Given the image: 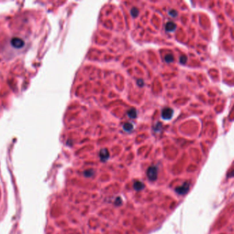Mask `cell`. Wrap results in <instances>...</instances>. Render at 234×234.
<instances>
[{"instance_id":"6","label":"cell","mask_w":234,"mask_h":234,"mask_svg":"<svg viewBox=\"0 0 234 234\" xmlns=\"http://www.w3.org/2000/svg\"><path fill=\"white\" fill-rule=\"evenodd\" d=\"M144 187L145 186H144V183L139 181H136L135 183H134V185H133L134 189H135L136 191L142 190L144 188Z\"/></svg>"},{"instance_id":"1","label":"cell","mask_w":234,"mask_h":234,"mask_svg":"<svg viewBox=\"0 0 234 234\" xmlns=\"http://www.w3.org/2000/svg\"><path fill=\"white\" fill-rule=\"evenodd\" d=\"M147 176L152 181H154L157 178V168L155 166H151L147 170Z\"/></svg>"},{"instance_id":"7","label":"cell","mask_w":234,"mask_h":234,"mask_svg":"<svg viewBox=\"0 0 234 234\" xmlns=\"http://www.w3.org/2000/svg\"><path fill=\"white\" fill-rule=\"evenodd\" d=\"M127 113L128 117H130V118H135L137 117V111L134 109H132L128 111Z\"/></svg>"},{"instance_id":"5","label":"cell","mask_w":234,"mask_h":234,"mask_svg":"<svg viewBox=\"0 0 234 234\" xmlns=\"http://www.w3.org/2000/svg\"><path fill=\"white\" fill-rule=\"evenodd\" d=\"M176 28V25L172 21H169L165 25V30L168 32H173Z\"/></svg>"},{"instance_id":"9","label":"cell","mask_w":234,"mask_h":234,"mask_svg":"<svg viewBox=\"0 0 234 234\" xmlns=\"http://www.w3.org/2000/svg\"><path fill=\"white\" fill-rule=\"evenodd\" d=\"M165 60L167 62H171L174 60V56L172 54H167L165 56Z\"/></svg>"},{"instance_id":"3","label":"cell","mask_w":234,"mask_h":234,"mask_svg":"<svg viewBox=\"0 0 234 234\" xmlns=\"http://www.w3.org/2000/svg\"><path fill=\"white\" fill-rule=\"evenodd\" d=\"M173 113H174V111H173L172 109H171V108L164 109L162 111V113H161L162 118L165 119V120L171 119L172 117Z\"/></svg>"},{"instance_id":"4","label":"cell","mask_w":234,"mask_h":234,"mask_svg":"<svg viewBox=\"0 0 234 234\" xmlns=\"http://www.w3.org/2000/svg\"><path fill=\"white\" fill-rule=\"evenodd\" d=\"M100 159L102 161H105L109 158V151L106 148H104V149L101 150L100 152Z\"/></svg>"},{"instance_id":"11","label":"cell","mask_w":234,"mask_h":234,"mask_svg":"<svg viewBox=\"0 0 234 234\" xmlns=\"http://www.w3.org/2000/svg\"><path fill=\"white\" fill-rule=\"evenodd\" d=\"M180 62L182 64H185L187 62V57L185 56H181L180 57Z\"/></svg>"},{"instance_id":"8","label":"cell","mask_w":234,"mask_h":234,"mask_svg":"<svg viewBox=\"0 0 234 234\" xmlns=\"http://www.w3.org/2000/svg\"><path fill=\"white\" fill-rule=\"evenodd\" d=\"M123 128H124V130H126V131L129 132L130 130L133 129V124H131L130 123H126V124H124V126H123Z\"/></svg>"},{"instance_id":"10","label":"cell","mask_w":234,"mask_h":234,"mask_svg":"<svg viewBox=\"0 0 234 234\" xmlns=\"http://www.w3.org/2000/svg\"><path fill=\"white\" fill-rule=\"evenodd\" d=\"M131 15L133 17H137L139 15V10L137 8H133L131 10Z\"/></svg>"},{"instance_id":"2","label":"cell","mask_w":234,"mask_h":234,"mask_svg":"<svg viewBox=\"0 0 234 234\" xmlns=\"http://www.w3.org/2000/svg\"><path fill=\"white\" fill-rule=\"evenodd\" d=\"M189 189H190V183L188 182H186V183H184L181 186L176 187L175 191L180 195H183L188 192Z\"/></svg>"}]
</instances>
